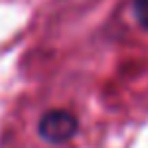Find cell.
<instances>
[{
    "instance_id": "cell-1",
    "label": "cell",
    "mask_w": 148,
    "mask_h": 148,
    "mask_svg": "<svg viewBox=\"0 0 148 148\" xmlns=\"http://www.w3.org/2000/svg\"><path fill=\"white\" fill-rule=\"evenodd\" d=\"M76 133H79V118L68 109L59 107L48 109L37 120V135L52 146L68 144L70 139L76 137Z\"/></svg>"
},
{
    "instance_id": "cell-2",
    "label": "cell",
    "mask_w": 148,
    "mask_h": 148,
    "mask_svg": "<svg viewBox=\"0 0 148 148\" xmlns=\"http://www.w3.org/2000/svg\"><path fill=\"white\" fill-rule=\"evenodd\" d=\"M131 11H133V18L137 22V26L148 31V0H133Z\"/></svg>"
}]
</instances>
